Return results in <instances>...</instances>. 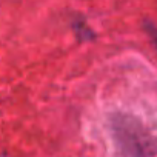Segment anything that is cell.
<instances>
[{
    "label": "cell",
    "instance_id": "6da1fadb",
    "mask_svg": "<svg viewBox=\"0 0 157 157\" xmlns=\"http://www.w3.org/2000/svg\"><path fill=\"white\" fill-rule=\"evenodd\" d=\"M111 131L116 145L126 157H149L157 151V139L131 116H114Z\"/></svg>",
    "mask_w": 157,
    "mask_h": 157
},
{
    "label": "cell",
    "instance_id": "7a4b0ae2",
    "mask_svg": "<svg viewBox=\"0 0 157 157\" xmlns=\"http://www.w3.org/2000/svg\"><path fill=\"white\" fill-rule=\"evenodd\" d=\"M151 36H152V40H154V43H155V46H157V31L152 29V31H151Z\"/></svg>",
    "mask_w": 157,
    "mask_h": 157
}]
</instances>
